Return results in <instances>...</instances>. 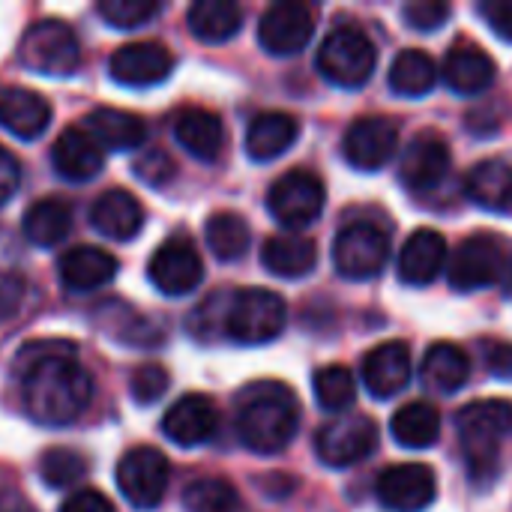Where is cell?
Returning a JSON list of instances; mask_svg holds the SVG:
<instances>
[{"label":"cell","mask_w":512,"mask_h":512,"mask_svg":"<svg viewBox=\"0 0 512 512\" xmlns=\"http://www.w3.org/2000/svg\"><path fill=\"white\" fill-rule=\"evenodd\" d=\"M165 390H168V372L156 363L141 366L129 384V393L138 405H156L165 396Z\"/></svg>","instance_id":"41"},{"label":"cell","mask_w":512,"mask_h":512,"mask_svg":"<svg viewBox=\"0 0 512 512\" xmlns=\"http://www.w3.org/2000/svg\"><path fill=\"white\" fill-rule=\"evenodd\" d=\"M483 354H486V369L495 378H510L512 381V345L489 342V345H483Z\"/></svg>","instance_id":"47"},{"label":"cell","mask_w":512,"mask_h":512,"mask_svg":"<svg viewBox=\"0 0 512 512\" xmlns=\"http://www.w3.org/2000/svg\"><path fill=\"white\" fill-rule=\"evenodd\" d=\"M300 135V123L285 111H264L249 123L246 132V153L255 162H270L282 156Z\"/></svg>","instance_id":"28"},{"label":"cell","mask_w":512,"mask_h":512,"mask_svg":"<svg viewBox=\"0 0 512 512\" xmlns=\"http://www.w3.org/2000/svg\"><path fill=\"white\" fill-rule=\"evenodd\" d=\"M174 138L177 144L192 153L201 162H213L222 153L225 144V126L222 120L207 108H183L174 117Z\"/></svg>","instance_id":"26"},{"label":"cell","mask_w":512,"mask_h":512,"mask_svg":"<svg viewBox=\"0 0 512 512\" xmlns=\"http://www.w3.org/2000/svg\"><path fill=\"white\" fill-rule=\"evenodd\" d=\"M423 384L429 390L438 393H456L465 387L468 375H471V360L465 357V351L453 342H438L426 351L423 357Z\"/></svg>","instance_id":"31"},{"label":"cell","mask_w":512,"mask_h":512,"mask_svg":"<svg viewBox=\"0 0 512 512\" xmlns=\"http://www.w3.org/2000/svg\"><path fill=\"white\" fill-rule=\"evenodd\" d=\"M39 474L48 489H69L87 477V462L75 450L51 447V450H45V456L39 462Z\"/></svg>","instance_id":"39"},{"label":"cell","mask_w":512,"mask_h":512,"mask_svg":"<svg viewBox=\"0 0 512 512\" xmlns=\"http://www.w3.org/2000/svg\"><path fill=\"white\" fill-rule=\"evenodd\" d=\"M216 426H219V411H216L213 399H207L201 393H189V396L177 399L162 420L165 438L177 447L207 444L216 435Z\"/></svg>","instance_id":"18"},{"label":"cell","mask_w":512,"mask_h":512,"mask_svg":"<svg viewBox=\"0 0 512 512\" xmlns=\"http://www.w3.org/2000/svg\"><path fill=\"white\" fill-rule=\"evenodd\" d=\"M450 165H453L450 144L438 132H420V135H414V141L402 153L399 177L411 192L423 195V192H432L435 186H441L447 180Z\"/></svg>","instance_id":"15"},{"label":"cell","mask_w":512,"mask_h":512,"mask_svg":"<svg viewBox=\"0 0 512 512\" xmlns=\"http://www.w3.org/2000/svg\"><path fill=\"white\" fill-rule=\"evenodd\" d=\"M447 264V240L432 228H420L399 252V279L405 285H429Z\"/></svg>","instance_id":"22"},{"label":"cell","mask_w":512,"mask_h":512,"mask_svg":"<svg viewBox=\"0 0 512 512\" xmlns=\"http://www.w3.org/2000/svg\"><path fill=\"white\" fill-rule=\"evenodd\" d=\"M402 18L414 30H435L450 18V3L441 0H411L402 6Z\"/></svg>","instance_id":"43"},{"label":"cell","mask_w":512,"mask_h":512,"mask_svg":"<svg viewBox=\"0 0 512 512\" xmlns=\"http://www.w3.org/2000/svg\"><path fill=\"white\" fill-rule=\"evenodd\" d=\"M60 512H114V504L96 489H78L63 501Z\"/></svg>","instance_id":"46"},{"label":"cell","mask_w":512,"mask_h":512,"mask_svg":"<svg viewBox=\"0 0 512 512\" xmlns=\"http://www.w3.org/2000/svg\"><path fill=\"white\" fill-rule=\"evenodd\" d=\"M300 426L297 396L279 381L249 384L237 399V435L240 444L258 456L285 450Z\"/></svg>","instance_id":"2"},{"label":"cell","mask_w":512,"mask_h":512,"mask_svg":"<svg viewBox=\"0 0 512 512\" xmlns=\"http://www.w3.org/2000/svg\"><path fill=\"white\" fill-rule=\"evenodd\" d=\"M69 228H72V210L57 198L36 201L24 213V237L39 249L57 246L60 240H66Z\"/></svg>","instance_id":"35"},{"label":"cell","mask_w":512,"mask_h":512,"mask_svg":"<svg viewBox=\"0 0 512 512\" xmlns=\"http://www.w3.org/2000/svg\"><path fill=\"white\" fill-rule=\"evenodd\" d=\"M375 492H378V498H381V504H384L387 510L420 512L435 501L438 483H435L432 468L408 462V465H393V468H387V471L378 477Z\"/></svg>","instance_id":"16"},{"label":"cell","mask_w":512,"mask_h":512,"mask_svg":"<svg viewBox=\"0 0 512 512\" xmlns=\"http://www.w3.org/2000/svg\"><path fill=\"white\" fill-rule=\"evenodd\" d=\"M159 3L156 0H102L96 6V12L117 30H132L147 24L150 18L159 15Z\"/></svg>","instance_id":"40"},{"label":"cell","mask_w":512,"mask_h":512,"mask_svg":"<svg viewBox=\"0 0 512 512\" xmlns=\"http://www.w3.org/2000/svg\"><path fill=\"white\" fill-rule=\"evenodd\" d=\"M390 258L387 234L372 222H351L339 231L333 243L336 270L348 279H372L384 270Z\"/></svg>","instance_id":"8"},{"label":"cell","mask_w":512,"mask_h":512,"mask_svg":"<svg viewBox=\"0 0 512 512\" xmlns=\"http://www.w3.org/2000/svg\"><path fill=\"white\" fill-rule=\"evenodd\" d=\"M285 321V300L267 288H243L222 309V330L237 345H267L285 330Z\"/></svg>","instance_id":"4"},{"label":"cell","mask_w":512,"mask_h":512,"mask_svg":"<svg viewBox=\"0 0 512 512\" xmlns=\"http://www.w3.org/2000/svg\"><path fill=\"white\" fill-rule=\"evenodd\" d=\"M261 261L273 276L282 279H300L315 270L318 264V249L309 237L300 234H276L264 243Z\"/></svg>","instance_id":"30"},{"label":"cell","mask_w":512,"mask_h":512,"mask_svg":"<svg viewBox=\"0 0 512 512\" xmlns=\"http://www.w3.org/2000/svg\"><path fill=\"white\" fill-rule=\"evenodd\" d=\"M102 162H105L102 147L96 144V138L87 129H78V126L60 132V138L51 147V165H54V171L63 180H72V183L93 180L102 171Z\"/></svg>","instance_id":"21"},{"label":"cell","mask_w":512,"mask_h":512,"mask_svg":"<svg viewBox=\"0 0 512 512\" xmlns=\"http://www.w3.org/2000/svg\"><path fill=\"white\" fill-rule=\"evenodd\" d=\"M378 51L372 39L354 27L342 24L327 33L318 51V72L336 87H363L375 72Z\"/></svg>","instance_id":"5"},{"label":"cell","mask_w":512,"mask_h":512,"mask_svg":"<svg viewBox=\"0 0 512 512\" xmlns=\"http://www.w3.org/2000/svg\"><path fill=\"white\" fill-rule=\"evenodd\" d=\"M147 279L153 282L156 291L168 297H183L195 291L204 279V264L198 249L183 237L165 240L147 264Z\"/></svg>","instance_id":"12"},{"label":"cell","mask_w":512,"mask_h":512,"mask_svg":"<svg viewBox=\"0 0 512 512\" xmlns=\"http://www.w3.org/2000/svg\"><path fill=\"white\" fill-rule=\"evenodd\" d=\"M318 456L330 468H348L363 462L378 447V429L369 417L348 414L318 429Z\"/></svg>","instance_id":"11"},{"label":"cell","mask_w":512,"mask_h":512,"mask_svg":"<svg viewBox=\"0 0 512 512\" xmlns=\"http://www.w3.org/2000/svg\"><path fill=\"white\" fill-rule=\"evenodd\" d=\"M93 396V381L87 369L69 357L36 360L21 384L24 411L39 426H69L75 423Z\"/></svg>","instance_id":"1"},{"label":"cell","mask_w":512,"mask_h":512,"mask_svg":"<svg viewBox=\"0 0 512 512\" xmlns=\"http://www.w3.org/2000/svg\"><path fill=\"white\" fill-rule=\"evenodd\" d=\"M21 63L36 75H72L81 63V42L75 30L63 21H36L24 30L18 42Z\"/></svg>","instance_id":"6"},{"label":"cell","mask_w":512,"mask_h":512,"mask_svg":"<svg viewBox=\"0 0 512 512\" xmlns=\"http://www.w3.org/2000/svg\"><path fill=\"white\" fill-rule=\"evenodd\" d=\"M87 132L105 150H135L147 138V123L132 111L102 105L87 117Z\"/></svg>","instance_id":"29"},{"label":"cell","mask_w":512,"mask_h":512,"mask_svg":"<svg viewBox=\"0 0 512 512\" xmlns=\"http://www.w3.org/2000/svg\"><path fill=\"white\" fill-rule=\"evenodd\" d=\"M324 201H327L324 183L312 171H303V168L282 174L270 186V195H267L270 213L288 228H303L315 222L324 210Z\"/></svg>","instance_id":"10"},{"label":"cell","mask_w":512,"mask_h":512,"mask_svg":"<svg viewBox=\"0 0 512 512\" xmlns=\"http://www.w3.org/2000/svg\"><path fill=\"white\" fill-rule=\"evenodd\" d=\"M435 84H438V63L420 48H405L390 66V87L405 99L426 96Z\"/></svg>","instance_id":"33"},{"label":"cell","mask_w":512,"mask_h":512,"mask_svg":"<svg viewBox=\"0 0 512 512\" xmlns=\"http://www.w3.org/2000/svg\"><path fill=\"white\" fill-rule=\"evenodd\" d=\"M183 507H186V512H237L240 510V495L228 480L204 477V480H195L183 492Z\"/></svg>","instance_id":"37"},{"label":"cell","mask_w":512,"mask_h":512,"mask_svg":"<svg viewBox=\"0 0 512 512\" xmlns=\"http://www.w3.org/2000/svg\"><path fill=\"white\" fill-rule=\"evenodd\" d=\"M189 30L201 42H225L243 24V9L231 0H198L186 15Z\"/></svg>","instance_id":"32"},{"label":"cell","mask_w":512,"mask_h":512,"mask_svg":"<svg viewBox=\"0 0 512 512\" xmlns=\"http://www.w3.org/2000/svg\"><path fill=\"white\" fill-rule=\"evenodd\" d=\"M24 303V279L15 273H3L0 276V321L12 318Z\"/></svg>","instance_id":"45"},{"label":"cell","mask_w":512,"mask_h":512,"mask_svg":"<svg viewBox=\"0 0 512 512\" xmlns=\"http://www.w3.org/2000/svg\"><path fill=\"white\" fill-rule=\"evenodd\" d=\"M207 246L219 261H237L249 249V225L237 213H216L204 225Z\"/></svg>","instance_id":"36"},{"label":"cell","mask_w":512,"mask_h":512,"mask_svg":"<svg viewBox=\"0 0 512 512\" xmlns=\"http://www.w3.org/2000/svg\"><path fill=\"white\" fill-rule=\"evenodd\" d=\"M57 276L66 291L84 294L108 285L117 276V258L96 246H75L57 261Z\"/></svg>","instance_id":"24"},{"label":"cell","mask_w":512,"mask_h":512,"mask_svg":"<svg viewBox=\"0 0 512 512\" xmlns=\"http://www.w3.org/2000/svg\"><path fill=\"white\" fill-rule=\"evenodd\" d=\"M441 435V414L429 402H408L393 417V438L408 450H426Z\"/></svg>","instance_id":"34"},{"label":"cell","mask_w":512,"mask_h":512,"mask_svg":"<svg viewBox=\"0 0 512 512\" xmlns=\"http://www.w3.org/2000/svg\"><path fill=\"white\" fill-rule=\"evenodd\" d=\"M315 399L327 411H345L357 399V384L351 369L345 366H324L315 372Z\"/></svg>","instance_id":"38"},{"label":"cell","mask_w":512,"mask_h":512,"mask_svg":"<svg viewBox=\"0 0 512 512\" xmlns=\"http://www.w3.org/2000/svg\"><path fill=\"white\" fill-rule=\"evenodd\" d=\"M18 183H21V165L9 150L0 147V204H6L15 195Z\"/></svg>","instance_id":"48"},{"label":"cell","mask_w":512,"mask_h":512,"mask_svg":"<svg viewBox=\"0 0 512 512\" xmlns=\"http://www.w3.org/2000/svg\"><path fill=\"white\" fill-rule=\"evenodd\" d=\"M456 429H459L471 480L477 486L495 483L504 465V447L512 444V402L507 399L471 402L459 411Z\"/></svg>","instance_id":"3"},{"label":"cell","mask_w":512,"mask_h":512,"mask_svg":"<svg viewBox=\"0 0 512 512\" xmlns=\"http://www.w3.org/2000/svg\"><path fill=\"white\" fill-rule=\"evenodd\" d=\"M315 33V18L312 9L306 3L297 0H282L273 3L258 24V42L264 45V51L276 54V57H291L297 51L306 48V42Z\"/></svg>","instance_id":"13"},{"label":"cell","mask_w":512,"mask_h":512,"mask_svg":"<svg viewBox=\"0 0 512 512\" xmlns=\"http://www.w3.org/2000/svg\"><path fill=\"white\" fill-rule=\"evenodd\" d=\"M480 15L501 39L512 42V0H486L480 3Z\"/></svg>","instance_id":"44"},{"label":"cell","mask_w":512,"mask_h":512,"mask_svg":"<svg viewBox=\"0 0 512 512\" xmlns=\"http://www.w3.org/2000/svg\"><path fill=\"white\" fill-rule=\"evenodd\" d=\"M363 381L375 399H393L411 381V348L405 342H381L363 360Z\"/></svg>","instance_id":"20"},{"label":"cell","mask_w":512,"mask_h":512,"mask_svg":"<svg viewBox=\"0 0 512 512\" xmlns=\"http://www.w3.org/2000/svg\"><path fill=\"white\" fill-rule=\"evenodd\" d=\"M465 195L489 210L512 216V165L504 159H486L474 165L465 177Z\"/></svg>","instance_id":"27"},{"label":"cell","mask_w":512,"mask_h":512,"mask_svg":"<svg viewBox=\"0 0 512 512\" xmlns=\"http://www.w3.org/2000/svg\"><path fill=\"white\" fill-rule=\"evenodd\" d=\"M399 147V126L387 117H360L342 141L345 159L357 171H381Z\"/></svg>","instance_id":"14"},{"label":"cell","mask_w":512,"mask_h":512,"mask_svg":"<svg viewBox=\"0 0 512 512\" xmlns=\"http://www.w3.org/2000/svg\"><path fill=\"white\" fill-rule=\"evenodd\" d=\"M504 273H507V249L501 237L477 234L456 249L447 279L456 291H480L501 282Z\"/></svg>","instance_id":"9"},{"label":"cell","mask_w":512,"mask_h":512,"mask_svg":"<svg viewBox=\"0 0 512 512\" xmlns=\"http://www.w3.org/2000/svg\"><path fill=\"white\" fill-rule=\"evenodd\" d=\"M441 75H444L450 90H456L462 96H474V93H483L492 87L495 60L483 48H477L474 42H456L444 57Z\"/></svg>","instance_id":"23"},{"label":"cell","mask_w":512,"mask_h":512,"mask_svg":"<svg viewBox=\"0 0 512 512\" xmlns=\"http://www.w3.org/2000/svg\"><path fill=\"white\" fill-rule=\"evenodd\" d=\"M90 225L108 240H132L144 228V210L126 189H108L90 207Z\"/></svg>","instance_id":"25"},{"label":"cell","mask_w":512,"mask_h":512,"mask_svg":"<svg viewBox=\"0 0 512 512\" xmlns=\"http://www.w3.org/2000/svg\"><path fill=\"white\" fill-rule=\"evenodd\" d=\"M111 78L123 87H153L174 69V54L159 42H129L108 60Z\"/></svg>","instance_id":"17"},{"label":"cell","mask_w":512,"mask_h":512,"mask_svg":"<svg viewBox=\"0 0 512 512\" xmlns=\"http://www.w3.org/2000/svg\"><path fill=\"white\" fill-rule=\"evenodd\" d=\"M51 123V105L39 93L15 84H0V126L21 141H36Z\"/></svg>","instance_id":"19"},{"label":"cell","mask_w":512,"mask_h":512,"mask_svg":"<svg viewBox=\"0 0 512 512\" xmlns=\"http://www.w3.org/2000/svg\"><path fill=\"white\" fill-rule=\"evenodd\" d=\"M168 459L156 447L129 450L117 465V489L135 510H153L168 492Z\"/></svg>","instance_id":"7"},{"label":"cell","mask_w":512,"mask_h":512,"mask_svg":"<svg viewBox=\"0 0 512 512\" xmlns=\"http://www.w3.org/2000/svg\"><path fill=\"white\" fill-rule=\"evenodd\" d=\"M177 174V165L174 159L165 153V150H147L138 162H135V177L153 189H162L165 183H171Z\"/></svg>","instance_id":"42"}]
</instances>
